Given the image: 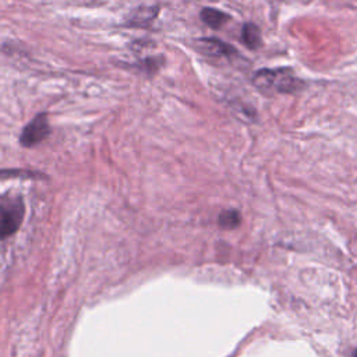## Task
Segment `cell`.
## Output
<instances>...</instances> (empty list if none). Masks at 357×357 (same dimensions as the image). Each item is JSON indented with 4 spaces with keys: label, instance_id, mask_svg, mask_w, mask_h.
<instances>
[{
    "label": "cell",
    "instance_id": "obj_1",
    "mask_svg": "<svg viewBox=\"0 0 357 357\" xmlns=\"http://www.w3.org/2000/svg\"><path fill=\"white\" fill-rule=\"evenodd\" d=\"M254 86L265 93H294L301 89L303 82L289 68H264L254 74Z\"/></svg>",
    "mask_w": 357,
    "mask_h": 357
},
{
    "label": "cell",
    "instance_id": "obj_2",
    "mask_svg": "<svg viewBox=\"0 0 357 357\" xmlns=\"http://www.w3.org/2000/svg\"><path fill=\"white\" fill-rule=\"evenodd\" d=\"M24 211L21 198H11L0 202V238H6L18 230L24 219Z\"/></svg>",
    "mask_w": 357,
    "mask_h": 357
},
{
    "label": "cell",
    "instance_id": "obj_3",
    "mask_svg": "<svg viewBox=\"0 0 357 357\" xmlns=\"http://www.w3.org/2000/svg\"><path fill=\"white\" fill-rule=\"evenodd\" d=\"M50 132L49 121L46 113L36 114L22 130L20 135V142L25 148H31L42 142Z\"/></svg>",
    "mask_w": 357,
    "mask_h": 357
},
{
    "label": "cell",
    "instance_id": "obj_4",
    "mask_svg": "<svg viewBox=\"0 0 357 357\" xmlns=\"http://www.w3.org/2000/svg\"><path fill=\"white\" fill-rule=\"evenodd\" d=\"M197 47L209 57H230L236 53L233 46L218 38H201L197 40Z\"/></svg>",
    "mask_w": 357,
    "mask_h": 357
},
{
    "label": "cell",
    "instance_id": "obj_5",
    "mask_svg": "<svg viewBox=\"0 0 357 357\" xmlns=\"http://www.w3.org/2000/svg\"><path fill=\"white\" fill-rule=\"evenodd\" d=\"M201 20L211 28L213 29H218L220 28L222 25H225L229 20H230V15L218 10V8H212V7H205L201 10Z\"/></svg>",
    "mask_w": 357,
    "mask_h": 357
},
{
    "label": "cell",
    "instance_id": "obj_6",
    "mask_svg": "<svg viewBox=\"0 0 357 357\" xmlns=\"http://www.w3.org/2000/svg\"><path fill=\"white\" fill-rule=\"evenodd\" d=\"M241 39L243 43L251 49V50H257L261 45H262V36H261V31L259 28L252 24V22H247L243 25L241 29Z\"/></svg>",
    "mask_w": 357,
    "mask_h": 357
},
{
    "label": "cell",
    "instance_id": "obj_7",
    "mask_svg": "<svg viewBox=\"0 0 357 357\" xmlns=\"http://www.w3.org/2000/svg\"><path fill=\"white\" fill-rule=\"evenodd\" d=\"M156 14H158V7H139L130 15L128 24L132 26L148 25L155 20Z\"/></svg>",
    "mask_w": 357,
    "mask_h": 357
},
{
    "label": "cell",
    "instance_id": "obj_8",
    "mask_svg": "<svg viewBox=\"0 0 357 357\" xmlns=\"http://www.w3.org/2000/svg\"><path fill=\"white\" fill-rule=\"evenodd\" d=\"M219 226L223 229H234L241 222V215L236 209H226L219 215Z\"/></svg>",
    "mask_w": 357,
    "mask_h": 357
},
{
    "label": "cell",
    "instance_id": "obj_9",
    "mask_svg": "<svg viewBox=\"0 0 357 357\" xmlns=\"http://www.w3.org/2000/svg\"><path fill=\"white\" fill-rule=\"evenodd\" d=\"M160 57H149V59H145L144 61H141V64H138V67L145 71V73H155L159 70L162 61Z\"/></svg>",
    "mask_w": 357,
    "mask_h": 357
},
{
    "label": "cell",
    "instance_id": "obj_10",
    "mask_svg": "<svg viewBox=\"0 0 357 357\" xmlns=\"http://www.w3.org/2000/svg\"><path fill=\"white\" fill-rule=\"evenodd\" d=\"M354 357H357V350H356V351H354Z\"/></svg>",
    "mask_w": 357,
    "mask_h": 357
}]
</instances>
